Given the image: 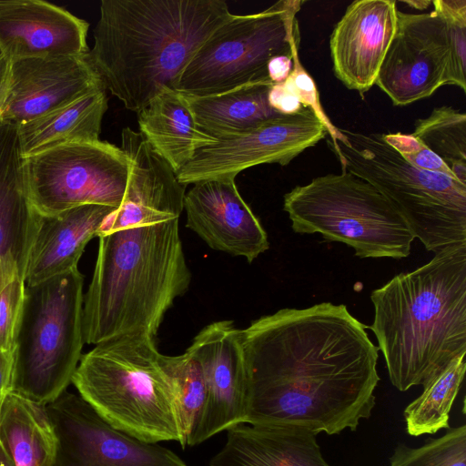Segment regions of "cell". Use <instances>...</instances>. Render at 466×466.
<instances>
[{"label": "cell", "instance_id": "cell-1", "mask_svg": "<svg viewBox=\"0 0 466 466\" xmlns=\"http://www.w3.org/2000/svg\"><path fill=\"white\" fill-rule=\"evenodd\" d=\"M343 304L282 309L240 329L245 423L356 431L376 403L379 348Z\"/></svg>", "mask_w": 466, "mask_h": 466}, {"label": "cell", "instance_id": "cell-2", "mask_svg": "<svg viewBox=\"0 0 466 466\" xmlns=\"http://www.w3.org/2000/svg\"><path fill=\"white\" fill-rule=\"evenodd\" d=\"M90 61L106 89L139 112L174 88L208 36L230 15L223 0H103Z\"/></svg>", "mask_w": 466, "mask_h": 466}, {"label": "cell", "instance_id": "cell-3", "mask_svg": "<svg viewBox=\"0 0 466 466\" xmlns=\"http://www.w3.org/2000/svg\"><path fill=\"white\" fill-rule=\"evenodd\" d=\"M370 327L390 380L400 391L424 385L466 354V244L450 246L370 294Z\"/></svg>", "mask_w": 466, "mask_h": 466}, {"label": "cell", "instance_id": "cell-4", "mask_svg": "<svg viewBox=\"0 0 466 466\" xmlns=\"http://www.w3.org/2000/svg\"><path fill=\"white\" fill-rule=\"evenodd\" d=\"M178 219L133 226L98 237L83 307L87 344L145 332L155 338L167 309L191 281Z\"/></svg>", "mask_w": 466, "mask_h": 466}, {"label": "cell", "instance_id": "cell-5", "mask_svg": "<svg viewBox=\"0 0 466 466\" xmlns=\"http://www.w3.org/2000/svg\"><path fill=\"white\" fill-rule=\"evenodd\" d=\"M154 338L129 332L82 355L72 382L116 429L140 441L180 442L175 397Z\"/></svg>", "mask_w": 466, "mask_h": 466}, {"label": "cell", "instance_id": "cell-6", "mask_svg": "<svg viewBox=\"0 0 466 466\" xmlns=\"http://www.w3.org/2000/svg\"><path fill=\"white\" fill-rule=\"evenodd\" d=\"M339 131L336 157L342 170L379 190L428 251L466 244V185L411 166L382 134Z\"/></svg>", "mask_w": 466, "mask_h": 466}, {"label": "cell", "instance_id": "cell-7", "mask_svg": "<svg viewBox=\"0 0 466 466\" xmlns=\"http://www.w3.org/2000/svg\"><path fill=\"white\" fill-rule=\"evenodd\" d=\"M83 284L76 268L25 285L10 391L46 406L72 382L85 343Z\"/></svg>", "mask_w": 466, "mask_h": 466}, {"label": "cell", "instance_id": "cell-8", "mask_svg": "<svg viewBox=\"0 0 466 466\" xmlns=\"http://www.w3.org/2000/svg\"><path fill=\"white\" fill-rule=\"evenodd\" d=\"M283 208L296 233H319L361 258H406L415 238L392 204L347 170L295 187L284 195Z\"/></svg>", "mask_w": 466, "mask_h": 466}, {"label": "cell", "instance_id": "cell-9", "mask_svg": "<svg viewBox=\"0 0 466 466\" xmlns=\"http://www.w3.org/2000/svg\"><path fill=\"white\" fill-rule=\"evenodd\" d=\"M303 1L280 0L265 10L233 15L202 44L183 70L175 89L185 96L222 93L269 81L267 66L277 56L293 55L299 44L296 14Z\"/></svg>", "mask_w": 466, "mask_h": 466}, {"label": "cell", "instance_id": "cell-10", "mask_svg": "<svg viewBox=\"0 0 466 466\" xmlns=\"http://www.w3.org/2000/svg\"><path fill=\"white\" fill-rule=\"evenodd\" d=\"M27 195L34 209L53 215L82 205L118 208L127 187L129 161L106 141L63 145L23 158Z\"/></svg>", "mask_w": 466, "mask_h": 466}, {"label": "cell", "instance_id": "cell-11", "mask_svg": "<svg viewBox=\"0 0 466 466\" xmlns=\"http://www.w3.org/2000/svg\"><path fill=\"white\" fill-rule=\"evenodd\" d=\"M45 407L56 437L48 466H187L171 450L116 429L79 394L66 390Z\"/></svg>", "mask_w": 466, "mask_h": 466}, {"label": "cell", "instance_id": "cell-12", "mask_svg": "<svg viewBox=\"0 0 466 466\" xmlns=\"http://www.w3.org/2000/svg\"><path fill=\"white\" fill-rule=\"evenodd\" d=\"M327 134L314 112L304 106L296 114L277 116L201 147L176 176L187 186L208 179L236 178L241 171L261 164L285 166Z\"/></svg>", "mask_w": 466, "mask_h": 466}, {"label": "cell", "instance_id": "cell-13", "mask_svg": "<svg viewBox=\"0 0 466 466\" xmlns=\"http://www.w3.org/2000/svg\"><path fill=\"white\" fill-rule=\"evenodd\" d=\"M448 56V25L440 13L398 10L396 30L375 85L395 106L429 97L445 85Z\"/></svg>", "mask_w": 466, "mask_h": 466}, {"label": "cell", "instance_id": "cell-14", "mask_svg": "<svg viewBox=\"0 0 466 466\" xmlns=\"http://www.w3.org/2000/svg\"><path fill=\"white\" fill-rule=\"evenodd\" d=\"M200 363L206 386V405L187 446L246 421V371L240 329L231 320L204 327L187 349Z\"/></svg>", "mask_w": 466, "mask_h": 466}, {"label": "cell", "instance_id": "cell-15", "mask_svg": "<svg viewBox=\"0 0 466 466\" xmlns=\"http://www.w3.org/2000/svg\"><path fill=\"white\" fill-rule=\"evenodd\" d=\"M102 86L88 53L11 61L2 119L18 126Z\"/></svg>", "mask_w": 466, "mask_h": 466}, {"label": "cell", "instance_id": "cell-16", "mask_svg": "<svg viewBox=\"0 0 466 466\" xmlns=\"http://www.w3.org/2000/svg\"><path fill=\"white\" fill-rule=\"evenodd\" d=\"M121 149L129 161V174L120 207L104 221L97 237L139 225L179 218L184 209L186 187L171 167L140 132L125 127Z\"/></svg>", "mask_w": 466, "mask_h": 466}, {"label": "cell", "instance_id": "cell-17", "mask_svg": "<svg viewBox=\"0 0 466 466\" xmlns=\"http://www.w3.org/2000/svg\"><path fill=\"white\" fill-rule=\"evenodd\" d=\"M186 226L212 249L245 258L249 263L269 248L258 218L240 196L235 178L193 184L184 198Z\"/></svg>", "mask_w": 466, "mask_h": 466}, {"label": "cell", "instance_id": "cell-18", "mask_svg": "<svg viewBox=\"0 0 466 466\" xmlns=\"http://www.w3.org/2000/svg\"><path fill=\"white\" fill-rule=\"evenodd\" d=\"M396 3L354 1L334 26L329 37L333 71L347 88L363 94L375 85L396 30Z\"/></svg>", "mask_w": 466, "mask_h": 466}, {"label": "cell", "instance_id": "cell-19", "mask_svg": "<svg viewBox=\"0 0 466 466\" xmlns=\"http://www.w3.org/2000/svg\"><path fill=\"white\" fill-rule=\"evenodd\" d=\"M89 24L42 0H0V52L10 61L89 52Z\"/></svg>", "mask_w": 466, "mask_h": 466}, {"label": "cell", "instance_id": "cell-20", "mask_svg": "<svg viewBox=\"0 0 466 466\" xmlns=\"http://www.w3.org/2000/svg\"><path fill=\"white\" fill-rule=\"evenodd\" d=\"M116 208L87 204L53 215L37 212L24 278L26 286L78 268L87 243Z\"/></svg>", "mask_w": 466, "mask_h": 466}, {"label": "cell", "instance_id": "cell-21", "mask_svg": "<svg viewBox=\"0 0 466 466\" xmlns=\"http://www.w3.org/2000/svg\"><path fill=\"white\" fill-rule=\"evenodd\" d=\"M227 431L210 466H330L309 431L239 423Z\"/></svg>", "mask_w": 466, "mask_h": 466}, {"label": "cell", "instance_id": "cell-22", "mask_svg": "<svg viewBox=\"0 0 466 466\" xmlns=\"http://www.w3.org/2000/svg\"><path fill=\"white\" fill-rule=\"evenodd\" d=\"M37 212L25 181L17 125L0 120V259L13 255L25 271Z\"/></svg>", "mask_w": 466, "mask_h": 466}, {"label": "cell", "instance_id": "cell-23", "mask_svg": "<svg viewBox=\"0 0 466 466\" xmlns=\"http://www.w3.org/2000/svg\"><path fill=\"white\" fill-rule=\"evenodd\" d=\"M139 132L177 173L203 147L217 141L198 126L187 98L164 88L137 112Z\"/></svg>", "mask_w": 466, "mask_h": 466}, {"label": "cell", "instance_id": "cell-24", "mask_svg": "<svg viewBox=\"0 0 466 466\" xmlns=\"http://www.w3.org/2000/svg\"><path fill=\"white\" fill-rule=\"evenodd\" d=\"M107 109L106 87L97 88L74 102L17 126L23 158L56 147L99 139Z\"/></svg>", "mask_w": 466, "mask_h": 466}, {"label": "cell", "instance_id": "cell-25", "mask_svg": "<svg viewBox=\"0 0 466 466\" xmlns=\"http://www.w3.org/2000/svg\"><path fill=\"white\" fill-rule=\"evenodd\" d=\"M272 85L255 82L215 95L186 96L198 127L218 140L282 116L268 103Z\"/></svg>", "mask_w": 466, "mask_h": 466}, {"label": "cell", "instance_id": "cell-26", "mask_svg": "<svg viewBox=\"0 0 466 466\" xmlns=\"http://www.w3.org/2000/svg\"><path fill=\"white\" fill-rule=\"evenodd\" d=\"M0 445L15 466H48L56 437L46 407L9 391L0 404Z\"/></svg>", "mask_w": 466, "mask_h": 466}, {"label": "cell", "instance_id": "cell-27", "mask_svg": "<svg viewBox=\"0 0 466 466\" xmlns=\"http://www.w3.org/2000/svg\"><path fill=\"white\" fill-rule=\"evenodd\" d=\"M465 354L451 360L423 385L422 393L404 410L406 431L411 436L449 429L450 411L466 370Z\"/></svg>", "mask_w": 466, "mask_h": 466}, {"label": "cell", "instance_id": "cell-28", "mask_svg": "<svg viewBox=\"0 0 466 466\" xmlns=\"http://www.w3.org/2000/svg\"><path fill=\"white\" fill-rule=\"evenodd\" d=\"M160 363L171 383L182 448H186L201 419L207 386L198 360L187 350L177 356L161 354Z\"/></svg>", "mask_w": 466, "mask_h": 466}, {"label": "cell", "instance_id": "cell-29", "mask_svg": "<svg viewBox=\"0 0 466 466\" xmlns=\"http://www.w3.org/2000/svg\"><path fill=\"white\" fill-rule=\"evenodd\" d=\"M437 155L466 185V115L451 106L435 107L418 119L410 134Z\"/></svg>", "mask_w": 466, "mask_h": 466}, {"label": "cell", "instance_id": "cell-30", "mask_svg": "<svg viewBox=\"0 0 466 466\" xmlns=\"http://www.w3.org/2000/svg\"><path fill=\"white\" fill-rule=\"evenodd\" d=\"M390 466H466V425L449 428L445 434L411 448L400 443Z\"/></svg>", "mask_w": 466, "mask_h": 466}, {"label": "cell", "instance_id": "cell-31", "mask_svg": "<svg viewBox=\"0 0 466 466\" xmlns=\"http://www.w3.org/2000/svg\"><path fill=\"white\" fill-rule=\"evenodd\" d=\"M24 272L13 255L0 259V350L13 352L25 299Z\"/></svg>", "mask_w": 466, "mask_h": 466}, {"label": "cell", "instance_id": "cell-32", "mask_svg": "<svg viewBox=\"0 0 466 466\" xmlns=\"http://www.w3.org/2000/svg\"><path fill=\"white\" fill-rule=\"evenodd\" d=\"M299 46V44H297L293 47V67L289 77L284 82L296 93L302 106L310 108L324 125L329 134V138L327 139L328 147L337 156L339 152L337 141L342 138V134L339 128L336 127L325 114L320 104L315 81L300 63Z\"/></svg>", "mask_w": 466, "mask_h": 466}, {"label": "cell", "instance_id": "cell-33", "mask_svg": "<svg viewBox=\"0 0 466 466\" xmlns=\"http://www.w3.org/2000/svg\"><path fill=\"white\" fill-rule=\"evenodd\" d=\"M382 137L411 166L421 170L441 173L456 178L448 166L437 155L410 134L400 132L382 134Z\"/></svg>", "mask_w": 466, "mask_h": 466}, {"label": "cell", "instance_id": "cell-34", "mask_svg": "<svg viewBox=\"0 0 466 466\" xmlns=\"http://www.w3.org/2000/svg\"><path fill=\"white\" fill-rule=\"evenodd\" d=\"M439 13V12H438ZM443 18L449 33V56L445 85H453L466 91V19Z\"/></svg>", "mask_w": 466, "mask_h": 466}, {"label": "cell", "instance_id": "cell-35", "mask_svg": "<svg viewBox=\"0 0 466 466\" xmlns=\"http://www.w3.org/2000/svg\"><path fill=\"white\" fill-rule=\"evenodd\" d=\"M268 99L270 106L280 115H293L304 107L299 96L285 82L272 85Z\"/></svg>", "mask_w": 466, "mask_h": 466}, {"label": "cell", "instance_id": "cell-36", "mask_svg": "<svg viewBox=\"0 0 466 466\" xmlns=\"http://www.w3.org/2000/svg\"><path fill=\"white\" fill-rule=\"evenodd\" d=\"M293 56H277L267 66L268 76L271 83L279 84L287 80L293 67Z\"/></svg>", "mask_w": 466, "mask_h": 466}, {"label": "cell", "instance_id": "cell-37", "mask_svg": "<svg viewBox=\"0 0 466 466\" xmlns=\"http://www.w3.org/2000/svg\"><path fill=\"white\" fill-rule=\"evenodd\" d=\"M13 366V352L0 350V404L11 390Z\"/></svg>", "mask_w": 466, "mask_h": 466}, {"label": "cell", "instance_id": "cell-38", "mask_svg": "<svg viewBox=\"0 0 466 466\" xmlns=\"http://www.w3.org/2000/svg\"><path fill=\"white\" fill-rule=\"evenodd\" d=\"M10 65L11 61L0 52V111L7 93Z\"/></svg>", "mask_w": 466, "mask_h": 466}, {"label": "cell", "instance_id": "cell-39", "mask_svg": "<svg viewBox=\"0 0 466 466\" xmlns=\"http://www.w3.org/2000/svg\"><path fill=\"white\" fill-rule=\"evenodd\" d=\"M401 3L408 5L412 8H416L418 10L426 9L431 4V1L429 0H411V1H401Z\"/></svg>", "mask_w": 466, "mask_h": 466}, {"label": "cell", "instance_id": "cell-40", "mask_svg": "<svg viewBox=\"0 0 466 466\" xmlns=\"http://www.w3.org/2000/svg\"><path fill=\"white\" fill-rule=\"evenodd\" d=\"M0 466H15L9 455L0 445Z\"/></svg>", "mask_w": 466, "mask_h": 466}, {"label": "cell", "instance_id": "cell-41", "mask_svg": "<svg viewBox=\"0 0 466 466\" xmlns=\"http://www.w3.org/2000/svg\"><path fill=\"white\" fill-rule=\"evenodd\" d=\"M2 119V111H0V120Z\"/></svg>", "mask_w": 466, "mask_h": 466}]
</instances>
